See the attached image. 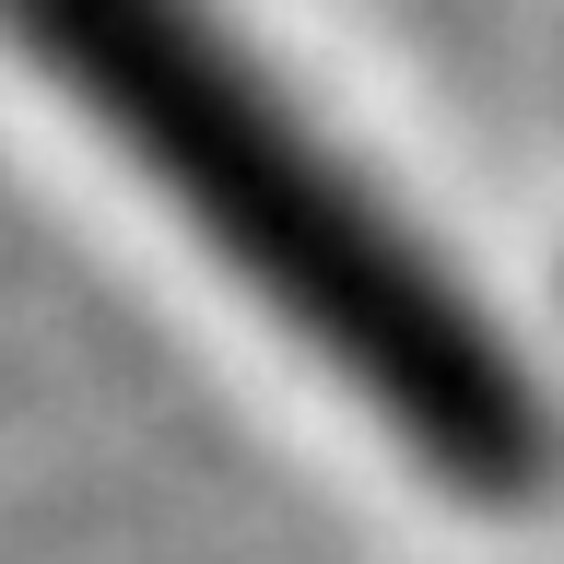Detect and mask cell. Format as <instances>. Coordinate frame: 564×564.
Wrapping results in <instances>:
<instances>
[{
  "instance_id": "1",
  "label": "cell",
  "mask_w": 564,
  "mask_h": 564,
  "mask_svg": "<svg viewBox=\"0 0 564 564\" xmlns=\"http://www.w3.org/2000/svg\"><path fill=\"white\" fill-rule=\"evenodd\" d=\"M0 24L447 494H541L553 400L529 352L294 106V83L224 24V0H0Z\"/></svg>"
}]
</instances>
